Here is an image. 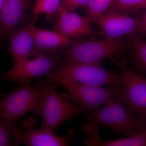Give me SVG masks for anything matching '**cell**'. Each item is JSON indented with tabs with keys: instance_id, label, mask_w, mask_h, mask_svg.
<instances>
[{
	"instance_id": "9c48e42d",
	"label": "cell",
	"mask_w": 146,
	"mask_h": 146,
	"mask_svg": "<svg viewBox=\"0 0 146 146\" xmlns=\"http://www.w3.org/2000/svg\"><path fill=\"white\" fill-rule=\"evenodd\" d=\"M143 16L131 17L127 14L107 12L94 21L99 28L98 34L108 39L129 37L140 33Z\"/></svg>"
},
{
	"instance_id": "d6986e66",
	"label": "cell",
	"mask_w": 146,
	"mask_h": 146,
	"mask_svg": "<svg viewBox=\"0 0 146 146\" xmlns=\"http://www.w3.org/2000/svg\"><path fill=\"white\" fill-rule=\"evenodd\" d=\"M60 3L61 0H36L33 7V16L54 14L60 6Z\"/></svg>"
},
{
	"instance_id": "3957f363",
	"label": "cell",
	"mask_w": 146,
	"mask_h": 146,
	"mask_svg": "<svg viewBox=\"0 0 146 146\" xmlns=\"http://www.w3.org/2000/svg\"><path fill=\"white\" fill-rule=\"evenodd\" d=\"M105 106L86 115V123L83 128L87 134L97 131L99 125L107 127L113 132L122 133L126 137L145 131L143 121L127 109L119 96Z\"/></svg>"
},
{
	"instance_id": "2e32d148",
	"label": "cell",
	"mask_w": 146,
	"mask_h": 146,
	"mask_svg": "<svg viewBox=\"0 0 146 146\" xmlns=\"http://www.w3.org/2000/svg\"><path fill=\"white\" fill-rule=\"evenodd\" d=\"M85 143L96 146H146V132H139L130 137L112 141H104L99 138L98 130L89 134Z\"/></svg>"
},
{
	"instance_id": "5bb4252c",
	"label": "cell",
	"mask_w": 146,
	"mask_h": 146,
	"mask_svg": "<svg viewBox=\"0 0 146 146\" xmlns=\"http://www.w3.org/2000/svg\"><path fill=\"white\" fill-rule=\"evenodd\" d=\"M33 35L37 50L36 56L41 53L40 50L52 53L56 50L63 49L76 41L54 31L43 29L36 26L33 28Z\"/></svg>"
},
{
	"instance_id": "8992f818",
	"label": "cell",
	"mask_w": 146,
	"mask_h": 146,
	"mask_svg": "<svg viewBox=\"0 0 146 146\" xmlns=\"http://www.w3.org/2000/svg\"><path fill=\"white\" fill-rule=\"evenodd\" d=\"M19 86L5 96L0 103V115L14 120L34 111L39 98V84L33 85L30 81L19 84Z\"/></svg>"
},
{
	"instance_id": "5b68a950",
	"label": "cell",
	"mask_w": 146,
	"mask_h": 146,
	"mask_svg": "<svg viewBox=\"0 0 146 146\" xmlns=\"http://www.w3.org/2000/svg\"><path fill=\"white\" fill-rule=\"evenodd\" d=\"M46 75L92 86L123 85L121 74L108 71L100 65L73 62L66 59L60 62L54 71Z\"/></svg>"
},
{
	"instance_id": "277c9868",
	"label": "cell",
	"mask_w": 146,
	"mask_h": 146,
	"mask_svg": "<svg viewBox=\"0 0 146 146\" xmlns=\"http://www.w3.org/2000/svg\"><path fill=\"white\" fill-rule=\"evenodd\" d=\"M55 80L68 91L69 94L64 98L78 106L85 112H91L100 109L102 106L116 99L122 90V86H111L104 88L70 81L51 76H47Z\"/></svg>"
},
{
	"instance_id": "e0dca14e",
	"label": "cell",
	"mask_w": 146,
	"mask_h": 146,
	"mask_svg": "<svg viewBox=\"0 0 146 146\" xmlns=\"http://www.w3.org/2000/svg\"><path fill=\"white\" fill-rule=\"evenodd\" d=\"M143 9H146V0H117L106 12L127 15Z\"/></svg>"
},
{
	"instance_id": "603a6c76",
	"label": "cell",
	"mask_w": 146,
	"mask_h": 146,
	"mask_svg": "<svg viewBox=\"0 0 146 146\" xmlns=\"http://www.w3.org/2000/svg\"><path fill=\"white\" fill-rule=\"evenodd\" d=\"M5 1V0H0V10L2 8Z\"/></svg>"
},
{
	"instance_id": "7c38bea8",
	"label": "cell",
	"mask_w": 146,
	"mask_h": 146,
	"mask_svg": "<svg viewBox=\"0 0 146 146\" xmlns=\"http://www.w3.org/2000/svg\"><path fill=\"white\" fill-rule=\"evenodd\" d=\"M60 18L53 30L69 39H77L82 36H90L94 39L98 34L92 27V23L86 16L65 10L60 6L58 10Z\"/></svg>"
},
{
	"instance_id": "7402d4cb",
	"label": "cell",
	"mask_w": 146,
	"mask_h": 146,
	"mask_svg": "<svg viewBox=\"0 0 146 146\" xmlns=\"http://www.w3.org/2000/svg\"><path fill=\"white\" fill-rule=\"evenodd\" d=\"M139 34L142 36L146 37V11L145 14L143 15L142 27Z\"/></svg>"
},
{
	"instance_id": "30bf717a",
	"label": "cell",
	"mask_w": 146,
	"mask_h": 146,
	"mask_svg": "<svg viewBox=\"0 0 146 146\" xmlns=\"http://www.w3.org/2000/svg\"><path fill=\"white\" fill-rule=\"evenodd\" d=\"M36 121L33 118L26 119L22 123L23 131L13 124L11 134L15 139V145L24 144L28 146H66L70 145L72 136L61 137L52 131L35 129Z\"/></svg>"
},
{
	"instance_id": "4fadbf2b",
	"label": "cell",
	"mask_w": 146,
	"mask_h": 146,
	"mask_svg": "<svg viewBox=\"0 0 146 146\" xmlns=\"http://www.w3.org/2000/svg\"><path fill=\"white\" fill-rule=\"evenodd\" d=\"M31 5V0H5L0 10L1 41L21 23Z\"/></svg>"
},
{
	"instance_id": "8fae6325",
	"label": "cell",
	"mask_w": 146,
	"mask_h": 146,
	"mask_svg": "<svg viewBox=\"0 0 146 146\" xmlns=\"http://www.w3.org/2000/svg\"><path fill=\"white\" fill-rule=\"evenodd\" d=\"M38 16H33L27 25L20 29L11 32L7 36V51L13 58V66L18 65L28 59L30 55H37L33 29L35 27Z\"/></svg>"
},
{
	"instance_id": "ffe728a7",
	"label": "cell",
	"mask_w": 146,
	"mask_h": 146,
	"mask_svg": "<svg viewBox=\"0 0 146 146\" xmlns=\"http://www.w3.org/2000/svg\"><path fill=\"white\" fill-rule=\"evenodd\" d=\"M14 120L2 117L0 121V146L13 145V142L11 139V128Z\"/></svg>"
},
{
	"instance_id": "6da1fadb",
	"label": "cell",
	"mask_w": 146,
	"mask_h": 146,
	"mask_svg": "<svg viewBox=\"0 0 146 146\" xmlns=\"http://www.w3.org/2000/svg\"><path fill=\"white\" fill-rule=\"evenodd\" d=\"M129 45L128 41L123 37L90 41L76 40L59 54L65 55L66 60L79 63L100 65L108 59L118 67L126 65L125 55L128 52Z\"/></svg>"
},
{
	"instance_id": "9a60e30c",
	"label": "cell",
	"mask_w": 146,
	"mask_h": 146,
	"mask_svg": "<svg viewBox=\"0 0 146 146\" xmlns=\"http://www.w3.org/2000/svg\"><path fill=\"white\" fill-rule=\"evenodd\" d=\"M131 64L136 70L146 74V40L139 33L127 37Z\"/></svg>"
},
{
	"instance_id": "44dd1931",
	"label": "cell",
	"mask_w": 146,
	"mask_h": 146,
	"mask_svg": "<svg viewBox=\"0 0 146 146\" xmlns=\"http://www.w3.org/2000/svg\"><path fill=\"white\" fill-rule=\"evenodd\" d=\"M89 0H61V6L65 10L73 11L86 6Z\"/></svg>"
},
{
	"instance_id": "52a82bcc",
	"label": "cell",
	"mask_w": 146,
	"mask_h": 146,
	"mask_svg": "<svg viewBox=\"0 0 146 146\" xmlns=\"http://www.w3.org/2000/svg\"><path fill=\"white\" fill-rule=\"evenodd\" d=\"M123 79L122 90L119 95L127 109L142 119H146V79L126 68H119Z\"/></svg>"
},
{
	"instance_id": "7a4b0ae2",
	"label": "cell",
	"mask_w": 146,
	"mask_h": 146,
	"mask_svg": "<svg viewBox=\"0 0 146 146\" xmlns=\"http://www.w3.org/2000/svg\"><path fill=\"white\" fill-rule=\"evenodd\" d=\"M39 84V102L33 112L42 118L41 129L53 132L69 119L85 112L58 94L56 89L59 83L55 80L48 78Z\"/></svg>"
},
{
	"instance_id": "ba28073f",
	"label": "cell",
	"mask_w": 146,
	"mask_h": 146,
	"mask_svg": "<svg viewBox=\"0 0 146 146\" xmlns=\"http://www.w3.org/2000/svg\"><path fill=\"white\" fill-rule=\"evenodd\" d=\"M60 63L57 56L40 53L34 59H28L13 66L10 70L2 74L1 78L19 84L30 81L54 71Z\"/></svg>"
},
{
	"instance_id": "ac0fdd59",
	"label": "cell",
	"mask_w": 146,
	"mask_h": 146,
	"mask_svg": "<svg viewBox=\"0 0 146 146\" xmlns=\"http://www.w3.org/2000/svg\"><path fill=\"white\" fill-rule=\"evenodd\" d=\"M117 0H89L86 6V16L92 23L100 18L114 5Z\"/></svg>"
},
{
	"instance_id": "cb8c5ba5",
	"label": "cell",
	"mask_w": 146,
	"mask_h": 146,
	"mask_svg": "<svg viewBox=\"0 0 146 146\" xmlns=\"http://www.w3.org/2000/svg\"><path fill=\"white\" fill-rule=\"evenodd\" d=\"M145 128H146V130H145V131L146 132V119L145 120Z\"/></svg>"
}]
</instances>
